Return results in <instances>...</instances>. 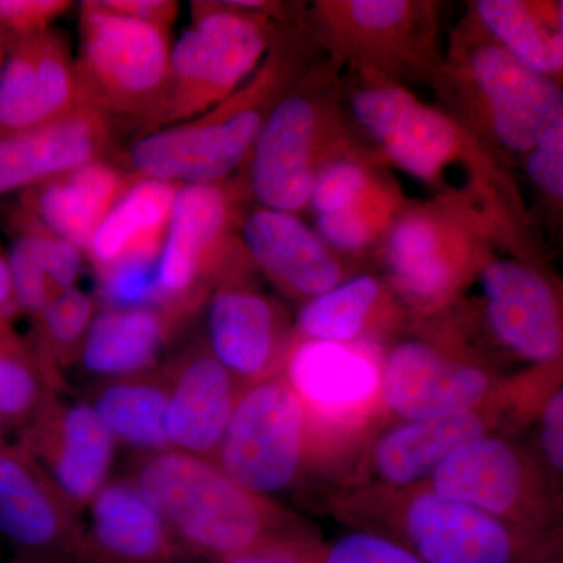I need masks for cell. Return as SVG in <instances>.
I'll list each match as a JSON object with an SVG mask.
<instances>
[{"mask_svg": "<svg viewBox=\"0 0 563 563\" xmlns=\"http://www.w3.org/2000/svg\"><path fill=\"white\" fill-rule=\"evenodd\" d=\"M495 239L512 236L476 203L437 196L407 207L383 242L388 288L417 317L444 312L472 284Z\"/></svg>", "mask_w": 563, "mask_h": 563, "instance_id": "obj_6", "label": "cell"}, {"mask_svg": "<svg viewBox=\"0 0 563 563\" xmlns=\"http://www.w3.org/2000/svg\"><path fill=\"white\" fill-rule=\"evenodd\" d=\"M206 302L207 347L243 387L282 372L292 332L279 303L244 279L218 285Z\"/></svg>", "mask_w": 563, "mask_h": 563, "instance_id": "obj_19", "label": "cell"}, {"mask_svg": "<svg viewBox=\"0 0 563 563\" xmlns=\"http://www.w3.org/2000/svg\"><path fill=\"white\" fill-rule=\"evenodd\" d=\"M280 374L306 410L318 455L332 444H351L384 413L376 344L292 336Z\"/></svg>", "mask_w": 563, "mask_h": 563, "instance_id": "obj_14", "label": "cell"}, {"mask_svg": "<svg viewBox=\"0 0 563 563\" xmlns=\"http://www.w3.org/2000/svg\"><path fill=\"white\" fill-rule=\"evenodd\" d=\"M279 29L272 16L232 2L192 3V24L173 46L157 129L190 121L239 90L261 66Z\"/></svg>", "mask_w": 563, "mask_h": 563, "instance_id": "obj_10", "label": "cell"}, {"mask_svg": "<svg viewBox=\"0 0 563 563\" xmlns=\"http://www.w3.org/2000/svg\"><path fill=\"white\" fill-rule=\"evenodd\" d=\"M474 20L515 60L558 81L563 69L562 2L477 0Z\"/></svg>", "mask_w": 563, "mask_h": 563, "instance_id": "obj_32", "label": "cell"}, {"mask_svg": "<svg viewBox=\"0 0 563 563\" xmlns=\"http://www.w3.org/2000/svg\"><path fill=\"white\" fill-rule=\"evenodd\" d=\"M317 455L306 410L279 373L243 388L211 462L233 483L276 501Z\"/></svg>", "mask_w": 563, "mask_h": 563, "instance_id": "obj_12", "label": "cell"}, {"mask_svg": "<svg viewBox=\"0 0 563 563\" xmlns=\"http://www.w3.org/2000/svg\"><path fill=\"white\" fill-rule=\"evenodd\" d=\"M473 282L488 336L532 372L562 368L561 298L543 272L520 257H487Z\"/></svg>", "mask_w": 563, "mask_h": 563, "instance_id": "obj_16", "label": "cell"}, {"mask_svg": "<svg viewBox=\"0 0 563 563\" xmlns=\"http://www.w3.org/2000/svg\"><path fill=\"white\" fill-rule=\"evenodd\" d=\"M9 233L7 258L14 302L35 320L52 298L76 287L84 251L44 228L18 203Z\"/></svg>", "mask_w": 563, "mask_h": 563, "instance_id": "obj_29", "label": "cell"}, {"mask_svg": "<svg viewBox=\"0 0 563 563\" xmlns=\"http://www.w3.org/2000/svg\"><path fill=\"white\" fill-rule=\"evenodd\" d=\"M318 547L317 537L282 540L213 563H317Z\"/></svg>", "mask_w": 563, "mask_h": 563, "instance_id": "obj_41", "label": "cell"}, {"mask_svg": "<svg viewBox=\"0 0 563 563\" xmlns=\"http://www.w3.org/2000/svg\"><path fill=\"white\" fill-rule=\"evenodd\" d=\"M526 402L523 391L512 384L499 401L474 412L395 421L368 440L361 461L363 483L354 487L410 488L426 484L437 466L462 444L523 421L529 415Z\"/></svg>", "mask_w": 563, "mask_h": 563, "instance_id": "obj_17", "label": "cell"}, {"mask_svg": "<svg viewBox=\"0 0 563 563\" xmlns=\"http://www.w3.org/2000/svg\"><path fill=\"white\" fill-rule=\"evenodd\" d=\"M172 51L166 29L113 13L101 0L81 3V95L114 125L135 128L140 135L158 128Z\"/></svg>", "mask_w": 563, "mask_h": 563, "instance_id": "obj_7", "label": "cell"}, {"mask_svg": "<svg viewBox=\"0 0 563 563\" xmlns=\"http://www.w3.org/2000/svg\"><path fill=\"white\" fill-rule=\"evenodd\" d=\"M437 7L418 0H321L306 20L314 43L339 66L402 85L435 88L444 55L437 41Z\"/></svg>", "mask_w": 563, "mask_h": 563, "instance_id": "obj_9", "label": "cell"}, {"mask_svg": "<svg viewBox=\"0 0 563 563\" xmlns=\"http://www.w3.org/2000/svg\"><path fill=\"white\" fill-rule=\"evenodd\" d=\"M559 563H562V562H559Z\"/></svg>", "mask_w": 563, "mask_h": 563, "instance_id": "obj_46", "label": "cell"}, {"mask_svg": "<svg viewBox=\"0 0 563 563\" xmlns=\"http://www.w3.org/2000/svg\"><path fill=\"white\" fill-rule=\"evenodd\" d=\"M101 2L113 13L144 22V24L157 25L166 31H169L179 13V3L174 0H101Z\"/></svg>", "mask_w": 563, "mask_h": 563, "instance_id": "obj_42", "label": "cell"}, {"mask_svg": "<svg viewBox=\"0 0 563 563\" xmlns=\"http://www.w3.org/2000/svg\"><path fill=\"white\" fill-rule=\"evenodd\" d=\"M332 60L313 66L274 107L246 163L250 195L262 209L299 213L309 207L322 166L357 151L343 84Z\"/></svg>", "mask_w": 563, "mask_h": 563, "instance_id": "obj_5", "label": "cell"}, {"mask_svg": "<svg viewBox=\"0 0 563 563\" xmlns=\"http://www.w3.org/2000/svg\"><path fill=\"white\" fill-rule=\"evenodd\" d=\"M336 510L354 528L391 537L424 563L561 562V533L525 531L426 484L352 487Z\"/></svg>", "mask_w": 563, "mask_h": 563, "instance_id": "obj_4", "label": "cell"}, {"mask_svg": "<svg viewBox=\"0 0 563 563\" xmlns=\"http://www.w3.org/2000/svg\"><path fill=\"white\" fill-rule=\"evenodd\" d=\"M16 563H73L70 561H63V559H36V558H24L22 561Z\"/></svg>", "mask_w": 563, "mask_h": 563, "instance_id": "obj_45", "label": "cell"}, {"mask_svg": "<svg viewBox=\"0 0 563 563\" xmlns=\"http://www.w3.org/2000/svg\"><path fill=\"white\" fill-rule=\"evenodd\" d=\"M355 74L357 80L343 90L347 113L379 146L383 157L437 195L476 203L514 228L523 210L514 181L490 147L404 85Z\"/></svg>", "mask_w": 563, "mask_h": 563, "instance_id": "obj_1", "label": "cell"}, {"mask_svg": "<svg viewBox=\"0 0 563 563\" xmlns=\"http://www.w3.org/2000/svg\"><path fill=\"white\" fill-rule=\"evenodd\" d=\"M62 388V377L18 335L11 320L0 321V424L24 428Z\"/></svg>", "mask_w": 563, "mask_h": 563, "instance_id": "obj_33", "label": "cell"}, {"mask_svg": "<svg viewBox=\"0 0 563 563\" xmlns=\"http://www.w3.org/2000/svg\"><path fill=\"white\" fill-rule=\"evenodd\" d=\"M74 563H181L192 558L131 476L110 479L87 507Z\"/></svg>", "mask_w": 563, "mask_h": 563, "instance_id": "obj_22", "label": "cell"}, {"mask_svg": "<svg viewBox=\"0 0 563 563\" xmlns=\"http://www.w3.org/2000/svg\"><path fill=\"white\" fill-rule=\"evenodd\" d=\"M87 107L62 33L11 41L0 70V136L38 128Z\"/></svg>", "mask_w": 563, "mask_h": 563, "instance_id": "obj_20", "label": "cell"}, {"mask_svg": "<svg viewBox=\"0 0 563 563\" xmlns=\"http://www.w3.org/2000/svg\"><path fill=\"white\" fill-rule=\"evenodd\" d=\"M169 380L166 366L150 372L99 380L84 401L95 410L117 444L140 455L173 450L165 431Z\"/></svg>", "mask_w": 563, "mask_h": 563, "instance_id": "obj_30", "label": "cell"}, {"mask_svg": "<svg viewBox=\"0 0 563 563\" xmlns=\"http://www.w3.org/2000/svg\"><path fill=\"white\" fill-rule=\"evenodd\" d=\"M9 40L0 32V70H2L3 62H5L7 52H9Z\"/></svg>", "mask_w": 563, "mask_h": 563, "instance_id": "obj_44", "label": "cell"}, {"mask_svg": "<svg viewBox=\"0 0 563 563\" xmlns=\"http://www.w3.org/2000/svg\"><path fill=\"white\" fill-rule=\"evenodd\" d=\"M165 366L169 380L165 431L169 444L173 450L211 461L244 387L206 343L185 347Z\"/></svg>", "mask_w": 563, "mask_h": 563, "instance_id": "obj_25", "label": "cell"}, {"mask_svg": "<svg viewBox=\"0 0 563 563\" xmlns=\"http://www.w3.org/2000/svg\"><path fill=\"white\" fill-rule=\"evenodd\" d=\"M180 187L154 179L133 181L85 250L96 273L120 263L161 258Z\"/></svg>", "mask_w": 563, "mask_h": 563, "instance_id": "obj_28", "label": "cell"}, {"mask_svg": "<svg viewBox=\"0 0 563 563\" xmlns=\"http://www.w3.org/2000/svg\"><path fill=\"white\" fill-rule=\"evenodd\" d=\"M388 285L373 274H354L303 302L292 336L332 343H374L388 321L398 320Z\"/></svg>", "mask_w": 563, "mask_h": 563, "instance_id": "obj_31", "label": "cell"}, {"mask_svg": "<svg viewBox=\"0 0 563 563\" xmlns=\"http://www.w3.org/2000/svg\"><path fill=\"white\" fill-rule=\"evenodd\" d=\"M512 380L470 352L407 339L383 355L380 406L396 421L453 417L499 401Z\"/></svg>", "mask_w": 563, "mask_h": 563, "instance_id": "obj_15", "label": "cell"}, {"mask_svg": "<svg viewBox=\"0 0 563 563\" xmlns=\"http://www.w3.org/2000/svg\"><path fill=\"white\" fill-rule=\"evenodd\" d=\"M406 209L407 202L399 188L380 174L347 209L317 214L314 232L339 254H362L384 242L393 222Z\"/></svg>", "mask_w": 563, "mask_h": 563, "instance_id": "obj_34", "label": "cell"}, {"mask_svg": "<svg viewBox=\"0 0 563 563\" xmlns=\"http://www.w3.org/2000/svg\"><path fill=\"white\" fill-rule=\"evenodd\" d=\"M136 179L121 163L109 158L91 162L22 191L18 206L85 252L107 214Z\"/></svg>", "mask_w": 563, "mask_h": 563, "instance_id": "obj_26", "label": "cell"}, {"mask_svg": "<svg viewBox=\"0 0 563 563\" xmlns=\"http://www.w3.org/2000/svg\"><path fill=\"white\" fill-rule=\"evenodd\" d=\"M95 317L96 302L90 295L77 287L60 292L33 320V350L62 377L77 362Z\"/></svg>", "mask_w": 563, "mask_h": 563, "instance_id": "obj_35", "label": "cell"}, {"mask_svg": "<svg viewBox=\"0 0 563 563\" xmlns=\"http://www.w3.org/2000/svg\"><path fill=\"white\" fill-rule=\"evenodd\" d=\"M317 563H424L384 533L354 528L331 543H320Z\"/></svg>", "mask_w": 563, "mask_h": 563, "instance_id": "obj_37", "label": "cell"}, {"mask_svg": "<svg viewBox=\"0 0 563 563\" xmlns=\"http://www.w3.org/2000/svg\"><path fill=\"white\" fill-rule=\"evenodd\" d=\"M435 90L479 118L485 133L514 154H528L563 120L561 85L515 60L476 20L451 44Z\"/></svg>", "mask_w": 563, "mask_h": 563, "instance_id": "obj_8", "label": "cell"}, {"mask_svg": "<svg viewBox=\"0 0 563 563\" xmlns=\"http://www.w3.org/2000/svg\"><path fill=\"white\" fill-rule=\"evenodd\" d=\"M536 421V453L555 484L563 474V385L555 380L544 390L532 412Z\"/></svg>", "mask_w": 563, "mask_h": 563, "instance_id": "obj_38", "label": "cell"}, {"mask_svg": "<svg viewBox=\"0 0 563 563\" xmlns=\"http://www.w3.org/2000/svg\"><path fill=\"white\" fill-rule=\"evenodd\" d=\"M14 309H18V307L14 302L7 247H3L2 242H0V321L11 320V313Z\"/></svg>", "mask_w": 563, "mask_h": 563, "instance_id": "obj_43", "label": "cell"}, {"mask_svg": "<svg viewBox=\"0 0 563 563\" xmlns=\"http://www.w3.org/2000/svg\"><path fill=\"white\" fill-rule=\"evenodd\" d=\"M180 328L155 307L106 309L96 313L77 362L91 384L150 372Z\"/></svg>", "mask_w": 563, "mask_h": 563, "instance_id": "obj_27", "label": "cell"}, {"mask_svg": "<svg viewBox=\"0 0 563 563\" xmlns=\"http://www.w3.org/2000/svg\"><path fill=\"white\" fill-rule=\"evenodd\" d=\"M426 485L525 531L558 536L561 493L531 448L501 432L462 444Z\"/></svg>", "mask_w": 563, "mask_h": 563, "instance_id": "obj_13", "label": "cell"}, {"mask_svg": "<svg viewBox=\"0 0 563 563\" xmlns=\"http://www.w3.org/2000/svg\"><path fill=\"white\" fill-rule=\"evenodd\" d=\"M158 261L125 262L98 273L107 309H143L158 303Z\"/></svg>", "mask_w": 563, "mask_h": 563, "instance_id": "obj_36", "label": "cell"}, {"mask_svg": "<svg viewBox=\"0 0 563 563\" xmlns=\"http://www.w3.org/2000/svg\"><path fill=\"white\" fill-rule=\"evenodd\" d=\"M317 47L306 24L279 29L257 70L199 117L143 133L121 165L139 179L221 184L242 168L274 107L313 68Z\"/></svg>", "mask_w": 563, "mask_h": 563, "instance_id": "obj_2", "label": "cell"}, {"mask_svg": "<svg viewBox=\"0 0 563 563\" xmlns=\"http://www.w3.org/2000/svg\"><path fill=\"white\" fill-rule=\"evenodd\" d=\"M73 7L66 0H0V32L11 41L51 31L52 24Z\"/></svg>", "mask_w": 563, "mask_h": 563, "instance_id": "obj_40", "label": "cell"}, {"mask_svg": "<svg viewBox=\"0 0 563 563\" xmlns=\"http://www.w3.org/2000/svg\"><path fill=\"white\" fill-rule=\"evenodd\" d=\"M242 243L252 265L291 298L309 301L354 276L342 254L287 211H251L243 220Z\"/></svg>", "mask_w": 563, "mask_h": 563, "instance_id": "obj_23", "label": "cell"}, {"mask_svg": "<svg viewBox=\"0 0 563 563\" xmlns=\"http://www.w3.org/2000/svg\"><path fill=\"white\" fill-rule=\"evenodd\" d=\"M114 131L106 114L87 106L60 120L0 136V198L107 161Z\"/></svg>", "mask_w": 563, "mask_h": 563, "instance_id": "obj_24", "label": "cell"}, {"mask_svg": "<svg viewBox=\"0 0 563 563\" xmlns=\"http://www.w3.org/2000/svg\"><path fill=\"white\" fill-rule=\"evenodd\" d=\"M221 184L181 185L158 258L157 309L187 321L224 282L244 279L251 263L242 240L236 190Z\"/></svg>", "mask_w": 563, "mask_h": 563, "instance_id": "obj_11", "label": "cell"}, {"mask_svg": "<svg viewBox=\"0 0 563 563\" xmlns=\"http://www.w3.org/2000/svg\"><path fill=\"white\" fill-rule=\"evenodd\" d=\"M129 476L192 558L218 562L314 537L279 504L233 483L198 455L177 450L140 455Z\"/></svg>", "mask_w": 563, "mask_h": 563, "instance_id": "obj_3", "label": "cell"}, {"mask_svg": "<svg viewBox=\"0 0 563 563\" xmlns=\"http://www.w3.org/2000/svg\"><path fill=\"white\" fill-rule=\"evenodd\" d=\"M0 533L24 558L73 562L80 542V515L18 444L0 448Z\"/></svg>", "mask_w": 563, "mask_h": 563, "instance_id": "obj_21", "label": "cell"}, {"mask_svg": "<svg viewBox=\"0 0 563 563\" xmlns=\"http://www.w3.org/2000/svg\"><path fill=\"white\" fill-rule=\"evenodd\" d=\"M81 515L111 479L117 442L84 399H52L22 428L20 444Z\"/></svg>", "mask_w": 563, "mask_h": 563, "instance_id": "obj_18", "label": "cell"}, {"mask_svg": "<svg viewBox=\"0 0 563 563\" xmlns=\"http://www.w3.org/2000/svg\"><path fill=\"white\" fill-rule=\"evenodd\" d=\"M525 172L537 190L553 202H562L563 120L553 122L526 154Z\"/></svg>", "mask_w": 563, "mask_h": 563, "instance_id": "obj_39", "label": "cell"}]
</instances>
